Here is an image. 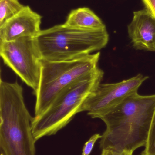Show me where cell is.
<instances>
[{
    "instance_id": "cell-1",
    "label": "cell",
    "mask_w": 155,
    "mask_h": 155,
    "mask_svg": "<svg viewBox=\"0 0 155 155\" xmlns=\"http://www.w3.org/2000/svg\"><path fill=\"white\" fill-rule=\"evenodd\" d=\"M155 110V94H132L101 117L106 125L100 142L107 147L134 152L146 143Z\"/></svg>"
},
{
    "instance_id": "cell-2",
    "label": "cell",
    "mask_w": 155,
    "mask_h": 155,
    "mask_svg": "<svg viewBox=\"0 0 155 155\" xmlns=\"http://www.w3.org/2000/svg\"><path fill=\"white\" fill-rule=\"evenodd\" d=\"M34 117L17 81H0V151L2 155H35Z\"/></svg>"
},
{
    "instance_id": "cell-3",
    "label": "cell",
    "mask_w": 155,
    "mask_h": 155,
    "mask_svg": "<svg viewBox=\"0 0 155 155\" xmlns=\"http://www.w3.org/2000/svg\"><path fill=\"white\" fill-rule=\"evenodd\" d=\"M42 59L62 61L92 54L109 41L106 28L84 30L57 25L42 30L35 37Z\"/></svg>"
},
{
    "instance_id": "cell-4",
    "label": "cell",
    "mask_w": 155,
    "mask_h": 155,
    "mask_svg": "<svg viewBox=\"0 0 155 155\" xmlns=\"http://www.w3.org/2000/svg\"><path fill=\"white\" fill-rule=\"evenodd\" d=\"M103 76V71L98 68L88 77L65 88L44 112L34 117L32 127L35 142L55 135L82 112L84 103L101 84Z\"/></svg>"
},
{
    "instance_id": "cell-5",
    "label": "cell",
    "mask_w": 155,
    "mask_h": 155,
    "mask_svg": "<svg viewBox=\"0 0 155 155\" xmlns=\"http://www.w3.org/2000/svg\"><path fill=\"white\" fill-rule=\"evenodd\" d=\"M99 52L69 61L42 60L39 87L35 96V117L39 116L52 104L60 93L96 71Z\"/></svg>"
},
{
    "instance_id": "cell-6",
    "label": "cell",
    "mask_w": 155,
    "mask_h": 155,
    "mask_svg": "<svg viewBox=\"0 0 155 155\" xmlns=\"http://www.w3.org/2000/svg\"><path fill=\"white\" fill-rule=\"evenodd\" d=\"M0 54L5 64L34 94L39 87L42 60L35 38L23 37L11 41H0Z\"/></svg>"
},
{
    "instance_id": "cell-7",
    "label": "cell",
    "mask_w": 155,
    "mask_h": 155,
    "mask_svg": "<svg viewBox=\"0 0 155 155\" xmlns=\"http://www.w3.org/2000/svg\"><path fill=\"white\" fill-rule=\"evenodd\" d=\"M148 78V76L138 74L118 83L100 84L84 103L82 112H87L92 118L101 119L126 98L137 92Z\"/></svg>"
},
{
    "instance_id": "cell-8",
    "label": "cell",
    "mask_w": 155,
    "mask_h": 155,
    "mask_svg": "<svg viewBox=\"0 0 155 155\" xmlns=\"http://www.w3.org/2000/svg\"><path fill=\"white\" fill-rule=\"evenodd\" d=\"M42 17L28 5L0 25V41H11L21 37L35 38L40 33Z\"/></svg>"
},
{
    "instance_id": "cell-9",
    "label": "cell",
    "mask_w": 155,
    "mask_h": 155,
    "mask_svg": "<svg viewBox=\"0 0 155 155\" xmlns=\"http://www.w3.org/2000/svg\"><path fill=\"white\" fill-rule=\"evenodd\" d=\"M128 33L136 49L155 51V18L146 8L134 12Z\"/></svg>"
},
{
    "instance_id": "cell-10",
    "label": "cell",
    "mask_w": 155,
    "mask_h": 155,
    "mask_svg": "<svg viewBox=\"0 0 155 155\" xmlns=\"http://www.w3.org/2000/svg\"><path fill=\"white\" fill-rule=\"evenodd\" d=\"M69 27L84 30H96L106 28L101 19L87 7L72 10L64 23Z\"/></svg>"
},
{
    "instance_id": "cell-11",
    "label": "cell",
    "mask_w": 155,
    "mask_h": 155,
    "mask_svg": "<svg viewBox=\"0 0 155 155\" xmlns=\"http://www.w3.org/2000/svg\"><path fill=\"white\" fill-rule=\"evenodd\" d=\"M24 6L19 0H0V25L17 14Z\"/></svg>"
},
{
    "instance_id": "cell-12",
    "label": "cell",
    "mask_w": 155,
    "mask_h": 155,
    "mask_svg": "<svg viewBox=\"0 0 155 155\" xmlns=\"http://www.w3.org/2000/svg\"><path fill=\"white\" fill-rule=\"evenodd\" d=\"M144 147L141 155H155V110Z\"/></svg>"
},
{
    "instance_id": "cell-13",
    "label": "cell",
    "mask_w": 155,
    "mask_h": 155,
    "mask_svg": "<svg viewBox=\"0 0 155 155\" xmlns=\"http://www.w3.org/2000/svg\"><path fill=\"white\" fill-rule=\"evenodd\" d=\"M102 136V135L99 134H96L92 136L84 145L82 155H90L96 141L98 139H101Z\"/></svg>"
},
{
    "instance_id": "cell-14",
    "label": "cell",
    "mask_w": 155,
    "mask_h": 155,
    "mask_svg": "<svg viewBox=\"0 0 155 155\" xmlns=\"http://www.w3.org/2000/svg\"><path fill=\"white\" fill-rule=\"evenodd\" d=\"M133 152L126 149L107 147L102 150L101 155H133Z\"/></svg>"
},
{
    "instance_id": "cell-15",
    "label": "cell",
    "mask_w": 155,
    "mask_h": 155,
    "mask_svg": "<svg viewBox=\"0 0 155 155\" xmlns=\"http://www.w3.org/2000/svg\"><path fill=\"white\" fill-rule=\"evenodd\" d=\"M146 8L155 18V0H142Z\"/></svg>"
},
{
    "instance_id": "cell-16",
    "label": "cell",
    "mask_w": 155,
    "mask_h": 155,
    "mask_svg": "<svg viewBox=\"0 0 155 155\" xmlns=\"http://www.w3.org/2000/svg\"><path fill=\"white\" fill-rule=\"evenodd\" d=\"M1 155H2L1 154Z\"/></svg>"
}]
</instances>
